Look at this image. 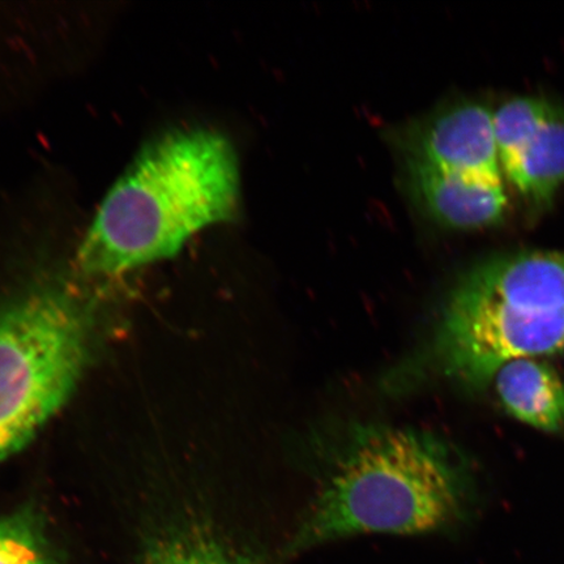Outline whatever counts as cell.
<instances>
[{
    "mask_svg": "<svg viewBox=\"0 0 564 564\" xmlns=\"http://www.w3.org/2000/svg\"><path fill=\"white\" fill-rule=\"evenodd\" d=\"M564 345V312L528 313L485 292L467 276L443 307L432 338L406 373L436 376L484 387L505 365L552 355Z\"/></svg>",
    "mask_w": 564,
    "mask_h": 564,
    "instance_id": "cell-5",
    "label": "cell"
},
{
    "mask_svg": "<svg viewBox=\"0 0 564 564\" xmlns=\"http://www.w3.org/2000/svg\"><path fill=\"white\" fill-rule=\"evenodd\" d=\"M464 491L463 469L440 436L356 423L330 448L289 552L358 534L438 531L460 512Z\"/></svg>",
    "mask_w": 564,
    "mask_h": 564,
    "instance_id": "cell-2",
    "label": "cell"
},
{
    "mask_svg": "<svg viewBox=\"0 0 564 564\" xmlns=\"http://www.w3.org/2000/svg\"><path fill=\"white\" fill-rule=\"evenodd\" d=\"M468 278L523 312H564V253L524 252L494 259L477 267Z\"/></svg>",
    "mask_w": 564,
    "mask_h": 564,
    "instance_id": "cell-6",
    "label": "cell"
},
{
    "mask_svg": "<svg viewBox=\"0 0 564 564\" xmlns=\"http://www.w3.org/2000/svg\"><path fill=\"white\" fill-rule=\"evenodd\" d=\"M141 564H262L215 529L194 525L159 535L148 545Z\"/></svg>",
    "mask_w": 564,
    "mask_h": 564,
    "instance_id": "cell-9",
    "label": "cell"
},
{
    "mask_svg": "<svg viewBox=\"0 0 564 564\" xmlns=\"http://www.w3.org/2000/svg\"><path fill=\"white\" fill-rule=\"evenodd\" d=\"M496 380L499 397L514 417L546 432L564 426V386L547 365L514 359Z\"/></svg>",
    "mask_w": 564,
    "mask_h": 564,
    "instance_id": "cell-7",
    "label": "cell"
},
{
    "mask_svg": "<svg viewBox=\"0 0 564 564\" xmlns=\"http://www.w3.org/2000/svg\"><path fill=\"white\" fill-rule=\"evenodd\" d=\"M405 165L421 206L446 227H489L505 215L502 166L485 106H456L421 126L409 137Z\"/></svg>",
    "mask_w": 564,
    "mask_h": 564,
    "instance_id": "cell-4",
    "label": "cell"
},
{
    "mask_svg": "<svg viewBox=\"0 0 564 564\" xmlns=\"http://www.w3.org/2000/svg\"><path fill=\"white\" fill-rule=\"evenodd\" d=\"M235 147L208 129L165 132L138 153L106 194L79 251L83 270L117 274L169 259L197 232L236 216Z\"/></svg>",
    "mask_w": 564,
    "mask_h": 564,
    "instance_id": "cell-1",
    "label": "cell"
},
{
    "mask_svg": "<svg viewBox=\"0 0 564 564\" xmlns=\"http://www.w3.org/2000/svg\"><path fill=\"white\" fill-rule=\"evenodd\" d=\"M519 192L545 202L564 182V111L552 115L527 144L513 164L505 169Z\"/></svg>",
    "mask_w": 564,
    "mask_h": 564,
    "instance_id": "cell-8",
    "label": "cell"
},
{
    "mask_svg": "<svg viewBox=\"0 0 564 564\" xmlns=\"http://www.w3.org/2000/svg\"><path fill=\"white\" fill-rule=\"evenodd\" d=\"M87 324L80 306L58 292L0 310V462L73 392L87 358Z\"/></svg>",
    "mask_w": 564,
    "mask_h": 564,
    "instance_id": "cell-3",
    "label": "cell"
},
{
    "mask_svg": "<svg viewBox=\"0 0 564 564\" xmlns=\"http://www.w3.org/2000/svg\"><path fill=\"white\" fill-rule=\"evenodd\" d=\"M0 564H63L32 513L0 519Z\"/></svg>",
    "mask_w": 564,
    "mask_h": 564,
    "instance_id": "cell-11",
    "label": "cell"
},
{
    "mask_svg": "<svg viewBox=\"0 0 564 564\" xmlns=\"http://www.w3.org/2000/svg\"><path fill=\"white\" fill-rule=\"evenodd\" d=\"M555 105L544 98L518 97L492 112L494 132L502 172L511 166L552 115Z\"/></svg>",
    "mask_w": 564,
    "mask_h": 564,
    "instance_id": "cell-10",
    "label": "cell"
}]
</instances>
